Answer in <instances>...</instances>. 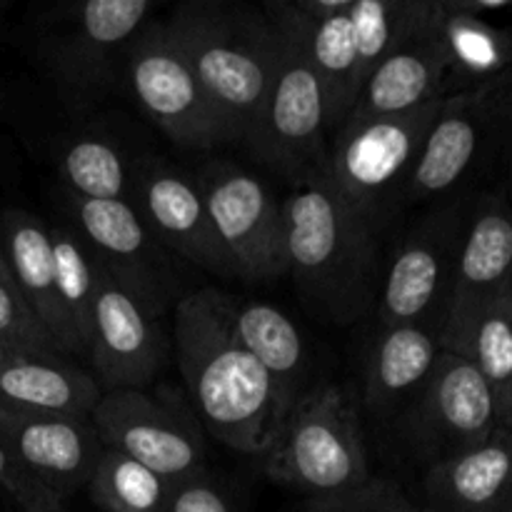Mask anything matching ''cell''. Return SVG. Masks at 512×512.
Listing matches in <instances>:
<instances>
[{"instance_id":"1","label":"cell","mask_w":512,"mask_h":512,"mask_svg":"<svg viewBox=\"0 0 512 512\" xmlns=\"http://www.w3.org/2000/svg\"><path fill=\"white\" fill-rule=\"evenodd\" d=\"M173 340L200 425L225 448L265 458L298 390L273 378L235 340L218 290L205 288L178 300Z\"/></svg>"},{"instance_id":"2","label":"cell","mask_w":512,"mask_h":512,"mask_svg":"<svg viewBox=\"0 0 512 512\" xmlns=\"http://www.w3.org/2000/svg\"><path fill=\"white\" fill-rule=\"evenodd\" d=\"M293 183L283 213L295 288L310 313L328 323L360 320L378 303L380 230L333 193L323 170H310Z\"/></svg>"},{"instance_id":"3","label":"cell","mask_w":512,"mask_h":512,"mask_svg":"<svg viewBox=\"0 0 512 512\" xmlns=\"http://www.w3.org/2000/svg\"><path fill=\"white\" fill-rule=\"evenodd\" d=\"M193 65L225 143H250L280 58L263 8L240 0H188L165 20Z\"/></svg>"},{"instance_id":"4","label":"cell","mask_w":512,"mask_h":512,"mask_svg":"<svg viewBox=\"0 0 512 512\" xmlns=\"http://www.w3.org/2000/svg\"><path fill=\"white\" fill-rule=\"evenodd\" d=\"M263 460L275 485L305 495L308 503L345 498L373 478L358 408L333 383L298 395Z\"/></svg>"},{"instance_id":"5","label":"cell","mask_w":512,"mask_h":512,"mask_svg":"<svg viewBox=\"0 0 512 512\" xmlns=\"http://www.w3.org/2000/svg\"><path fill=\"white\" fill-rule=\"evenodd\" d=\"M150 0H85L60 3L33 20V55L70 105L108 93L125 50L150 23Z\"/></svg>"},{"instance_id":"6","label":"cell","mask_w":512,"mask_h":512,"mask_svg":"<svg viewBox=\"0 0 512 512\" xmlns=\"http://www.w3.org/2000/svg\"><path fill=\"white\" fill-rule=\"evenodd\" d=\"M443 100L405 113L353 118L330 138L320 168L325 180L350 210L378 230L403 205L405 185Z\"/></svg>"},{"instance_id":"7","label":"cell","mask_w":512,"mask_h":512,"mask_svg":"<svg viewBox=\"0 0 512 512\" xmlns=\"http://www.w3.org/2000/svg\"><path fill=\"white\" fill-rule=\"evenodd\" d=\"M475 200H440L405 233L383 268L378 293L380 328L425 325L440 335L453 293L455 265Z\"/></svg>"},{"instance_id":"8","label":"cell","mask_w":512,"mask_h":512,"mask_svg":"<svg viewBox=\"0 0 512 512\" xmlns=\"http://www.w3.org/2000/svg\"><path fill=\"white\" fill-rule=\"evenodd\" d=\"M123 75L140 110L175 145L210 150L225 143L198 75L165 20H150L130 40Z\"/></svg>"},{"instance_id":"9","label":"cell","mask_w":512,"mask_h":512,"mask_svg":"<svg viewBox=\"0 0 512 512\" xmlns=\"http://www.w3.org/2000/svg\"><path fill=\"white\" fill-rule=\"evenodd\" d=\"M195 180L238 280L273 283L288 275L283 203L275 200L263 180L223 160L205 163Z\"/></svg>"},{"instance_id":"10","label":"cell","mask_w":512,"mask_h":512,"mask_svg":"<svg viewBox=\"0 0 512 512\" xmlns=\"http://www.w3.org/2000/svg\"><path fill=\"white\" fill-rule=\"evenodd\" d=\"M505 138V75L445 95L405 185V203L448 200Z\"/></svg>"},{"instance_id":"11","label":"cell","mask_w":512,"mask_h":512,"mask_svg":"<svg viewBox=\"0 0 512 512\" xmlns=\"http://www.w3.org/2000/svg\"><path fill=\"white\" fill-rule=\"evenodd\" d=\"M275 30L280 35L278 70L248 148L270 168L295 180L325 165L328 113L320 80L303 48L283 28L275 25Z\"/></svg>"},{"instance_id":"12","label":"cell","mask_w":512,"mask_h":512,"mask_svg":"<svg viewBox=\"0 0 512 512\" xmlns=\"http://www.w3.org/2000/svg\"><path fill=\"white\" fill-rule=\"evenodd\" d=\"M400 420L405 440L428 468L475 448L500 428L493 393L480 370L448 350L438 355L433 373Z\"/></svg>"},{"instance_id":"13","label":"cell","mask_w":512,"mask_h":512,"mask_svg":"<svg viewBox=\"0 0 512 512\" xmlns=\"http://www.w3.org/2000/svg\"><path fill=\"white\" fill-rule=\"evenodd\" d=\"M63 208L95 260L158 318L175 295V273L135 205L63 193Z\"/></svg>"},{"instance_id":"14","label":"cell","mask_w":512,"mask_h":512,"mask_svg":"<svg viewBox=\"0 0 512 512\" xmlns=\"http://www.w3.org/2000/svg\"><path fill=\"white\" fill-rule=\"evenodd\" d=\"M90 420L103 448L138 460L165 483L178 485L205 473V443L198 425L143 390L103 393Z\"/></svg>"},{"instance_id":"15","label":"cell","mask_w":512,"mask_h":512,"mask_svg":"<svg viewBox=\"0 0 512 512\" xmlns=\"http://www.w3.org/2000/svg\"><path fill=\"white\" fill-rule=\"evenodd\" d=\"M510 290L512 200L505 193H485L470 210L455 265L448 315L440 330V348L460 355L475 318Z\"/></svg>"},{"instance_id":"16","label":"cell","mask_w":512,"mask_h":512,"mask_svg":"<svg viewBox=\"0 0 512 512\" xmlns=\"http://www.w3.org/2000/svg\"><path fill=\"white\" fill-rule=\"evenodd\" d=\"M130 203L165 250L220 278L238 280L233 260L215 233L195 175L165 160H143L135 168Z\"/></svg>"},{"instance_id":"17","label":"cell","mask_w":512,"mask_h":512,"mask_svg":"<svg viewBox=\"0 0 512 512\" xmlns=\"http://www.w3.org/2000/svg\"><path fill=\"white\" fill-rule=\"evenodd\" d=\"M353 0H268L265 15L290 33L313 65L325 95L328 135L333 138L353 115L360 95ZM330 143V140H328Z\"/></svg>"},{"instance_id":"18","label":"cell","mask_w":512,"mask_h":512,"mask_svg":"<svg viewBox=\"0 0 512 512\" xmlns=\"http://www.w3.org/2000/svg\"><path fill=\"white\" fill-rule=\"evenodd\" d=\"M0 445L63 503L88 488L103 455L90 418L35 413L15 405L0 410Z\"/></svg>"},{"instance_id":"19","label":"cell","mask_w":512,"mask_h":512,"mask_svg":"<svg viewBox=\"0 0 512 512\" xmlns=\"http://www.w3.org/2000/svg\"><path fill=\"white\" fill-rule=\"evenodd\" d=\"M155 315L100 265L90 315L88 355L103 393L143 390L163 365V338Z\"/></svg>"},{"instance_id":"20","label":"cell","mask_w":512,"mask_h":512,"mask_svg":"<svg viewBox=\"0 0 512 512\" xmlns=\"http://www.w3.org/2000/svg\"><path fill=\"white\" fill-rule=\"evenodd\" d=\"M445 95H450L448 55L435 25V0H428L420 23L365 80L348 120L405 113Z\"/></svg>"},{"instance_id":"21","label":"cell","mask_w":512,"mask_h":512,"mask_svg":"<svg viewBox=\"0 0 512 512\" xmlns=\"http://www.w3.org/2000/svg\"><path fill=\"white\" fill-rule=\"evenodd\" d=\"M0 253L25 303L48 330L58 353L83 355V343L58 293L53 243H50V228L45 220L28 210H5L0 215Z\"/></svg>"},{"instance_id":"22","label":"cell","mask_w":512,"mask_h":512,"mask_svg":"<svg viewBox=\"0 0 512 512\" xmlns=\"http://www.w3.org/2000/svg\"><path fill=\"white\" fill-rule=\"evenodd\" d=\"M428 512H512V430L495 428L483 443L425 470Z\"/></svg>"},{"instance_id":"23","label":"cell","mask_w":512,"mask_h":512,"mask_svg":"<svg viewBox=\"0 0 512 512\" xmlns=\"http://www.w3.org/2000/svg\"><path fill=\"white\" fill-rule=\"evenodd\" d=\"M0 393L15 408L73 418H90L103 398L95 375L65 355L13 345H0Z\"/></svg>"},{"instance_id":"24","label":"cell","mask_w":512,"mask_h":512,"mask_svg":"<svg viewBox=\"0 0 512 512\" xmlns=\"http://www.w3.org/2000/svg\"><path fill=\"white\" fill-rule=\"evenodd\" d=\"M440 353V335L433 328L393 325L380 330L365 363V408L380 418L403 413L433 373Z\"/></svg>"},{"instance_id":"25","label":"cell","mask_w":512,"mask_h":512,"mask_svg":"<svg viewBox=\"0 0 512 512\" xmlns=\"http://www.w3.org/2000/svg\"><path fill=\"white\" fill-rule=\"evenodd\" d=\"M435 25L448 55V93L495 83L512 68V25L468 13L460 0H435Z\"/></svg>"},{"instance_id":"26","label":"cell","mask_w":512,"mask_h":512,"mask_svg":"<svg viewBox=\"0 0 512 512\" xmlns=\"http://www.w3.org/2000/svg\"><path fill=\"white\" fill-rule=\"evenodd\" d=\"M220 305H223L235 340L273 378L303 393L300 380H303L308 360H305L303 335L295 328L293 320L275 305L235 298V295L228 293H220Z\"/></svg>"},{"instance_id":"27","label":"cell","mask_w":512,"mask_h":512,"mask_svg":"<svg viewBox=\"0 0 512 512\" xmlns=\"http://www.w3.org/2000/svg\"><path fill=\"white\" fill-rule=\"evenodd\" d=\"M63 193L88 200L133 198L135 168H130L123 148L100 133H80L65 140L55 158Z\"/></svg>"},{"instance_id":"28","label":"cell","mask_w":512,"mask_h":512,"mask_svg":"<svg viewBox=\"0 0 512 512\" xmlns=\"http://www.w3.org/2000/svg\"><path fill=\"white\" fill-rule=\"evenodd\" d=\"M463 358L480 370L493 393L500 428H510L512 410V290L475 318L465 338Z\"/></svg>"},{"instance_id":"29","label":"cell","mask_w":512,"mask_h":512,"mask_svg":"<svg viewBox=\"0 0 512 512\" xmlns=\"http://www.w3.org/2000/svg\"><path fill=\"white\" fill-rule=\"evenodd\" d=\"M428 10V0H353L355 48H358V80H365L375 68L408 38Z\"/></svg>"},{"instance_id":"30","label":"cell","mask_w":512,"mask_h":512,"mask_svg":"<svg viewBox=\"0 0 512 512\" xmlns=\"http://www.w3.org/2000/svg\"><path fill=\"white\" fill-rule=\"evenodd\" d=\"M85 490L103 512H160L168 500L170 483L138 460L103 448Z\"/></svg>"},{"instance_id":"31","label":"cell","mask_w":512,"mask_h":512,"mask_svg":"<svg viewBox=\"0 0 512 512\" xmlns=\"http://www.w3.org/2000/svg\"><path fill=\"white\" fill-rule=\"evenodd\" d=\"M50 228V243H53L55 278H58V293L63 308L78 333L83 350L88 353L90 315H93V300L98 293L100 263L85 240L75 233L70 223H53Z\"/></svg>"},{"instance_id":"32","label":"cell","mask_w":512,"mask_h":512,"mask_svg":"<svg viewBox=\"0 0 512 512\" xmlns=\"http://www.w3.org/2000/svg\"><path fill=\"white\" fill-rule=\"evenodd\" d=\"M0 345L58 353L48 330L35 318L30 305L25 303L23 293L15 285L3 253H0Z\"/></svg>"},{"instance_id":"33","label":"cell","mask_w":512,"mask_h":512,"mask_svg":"<svg viewBox=\"0 0 512 512\" xmlns=\"http://www.w3.org/2000/svg\"><path fill=\"white\" fill-rule=\"evenodd\" d=\"M65 503L25 473L0 445V512H63Z\"/></svg>"},{"instance_id":"34","label":"cell","mask_w":512,"mask_h":512,"mask_svg":"<svg viewBox=\"0 0 512 512\" xmlns=\"http://www.w3.org/2000/svg\"><path fill=\"white\" fill-rule=\"evenodd\" d=\"M305 512H428L423 503H415L395 480L370 478L368 485H363L355 493L345 495L338 500H325V503H308Z\"/></svg>"},{"instance_id":"35","label":"cell","mask_w":512,"mask_h":512,"mask_svg":"<svg viewBox=\"0 0 512 512\" xmlns=\"http://www.w3.org/2000/svg\"><path fill=\"white\" fill-rule=\"evenodd\" d=\"M160 512H240L233 495L208 475V470L178 485H170Z\"/></svg>"},{"instance_id":"36","label":"cell","mask_w":512,"mask_h":512,"mask_svg":"<svg viewBox=\"0 0 512 512\" xmlns=\"http://www.w3.org/2000/svg\"><path fill=\"white\" fill-rule=\"evenodd\" d=\"M503 145H508L512 155V68L505 73V138Z\"/></svg>"},{"instance_id":"37","label":"cell","mask_w":512,"mask_h":512,"mask_svg":"<svg viewBox=\"0 0 512 512\" xmlns=\"http://www.w3.org/2000/svg\"><path fill=\"white\" fill-rule=\"evenodd\" d=\"M8 8H10L8 0H0V18H3V13H5V10H8Z\"/></svg>"},{"instance_id":"38","label":"cell","mask_w":512,"mask_h":512,"mask_svg":"<svg viewBox=\"0 0 512 512\" xmlns=\"http://www.w3.org/2000/svg\"><path fill=\"white\" fill-rule=\"evenodd\" d=\"M5 405H8V403H5V398H3V393H0V410H3V408H5Z\"/></svg>"},{"instance_id":"39","label":"cell","mask_w":512,"mask_h":512,"mask_svg":"<svg viewBox=\"0 0 512 512\" xmlns=\"http://www.w3.org/2000/svg\"><path fill=\"white\" fill-rule=\"evenodd\" d=\"M510 430H512V410H510Z\"/></svg>"}]
</instances>
